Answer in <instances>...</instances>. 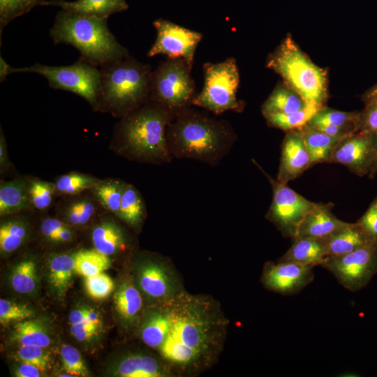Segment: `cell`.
I'll list each match as a JSON object with an SVG mask.
<instances>
[{
    "mask_svg": "<svg viewBox=\"0 0 377 377\" xmlns=\"http://www.w3.org/2000/svg\"><path fill=\"white\" fill-rule=\"evenodd\" d=\"M320 265L345 288L359 291L377 273V241L348 253L327 256Z\"/></svg>",
    "mask_w": 377,
    "mask_h": 377,
    "instance_id": "cell-10",
    "label": "cell"
},
{
    "mask_svg": "<svg viewBox=\"0 0 377 377\" xmlns=\"http://www.w3.org/2000/svg\"><path fill=\"white\" fill-rule=\"evenodd\" d=\"M97 109L123 117L150 100L152 70L130 55L101 66Z\"/></svg>",
    "mask_w": 377,
    "mask_h": 377,
    "instance_id": "cell-5",
    "label": "cell"
},
{
    "mask_svg": "<svg viewBox=\"0 0 377 377\" xmlns=\"http://www.w3.org/2000/svg\"><path fill=\"white\" fill-rule=\"evenodd\" d=\"M61 358L63 368L73 376H87L88 369L80 351L69 344H64L61 348Z\"/></svg>",
    "mask_w": 377,
    "mask_h": 377,
    "instance_id": "cell-41",
    "label": "cell"
},
{
    "mask_svg": "<svg viewBox=\"0 0 377 377\" xmlns=\"http://www.w3.org/2000/svg\"><path fill=\"white\" fill-rule=\"evenodd\" d=\"M34 316V311L27 305L17 304L5 299L0 300V322L2 325L20 322Z\"/></svg>",
    "mask_w": 377,
    "mask_h": 377,
    "instance_id": "cell-43",
    "label": "cell"
},
{
    "mask_svg": "<svg viewBox=\"0 0 377 377\" xmlns=\"http://www.w3.org/2000/svg\"><path fill=\"white\" fill-rule=\"evenodd\" d=\"M89 308V307L82 306L73 310L68 318L71 325L85 321Z\"/></svg>",
    "mask_w": 377,
    "mask_h": 377,
    "instance_id": "cell-50",
    "label": "cell"
},
{
    "mask_svg": "<svg viewBox=\"0 0 377 377\" xmlns=\"http://www.w3.org/2000/svg\"><path fill=\"white\" fill-rule=\"evenodd\" d=\"M107 20L61 10L50 30V36L55 43L73 45L82 59L101 67L129 56L127 49L110 31Z\"/></svg>",
    "mask_w": 377,
    "mask_h": 377,
    "instance_id": "cell-4",
    "label": "cell"
},
{
    "mask_svg": "<svg viewBox=\"0 0 377 377\" xmlns=\"http://www.w3.org/2000/svg\"><path fill=\"white\" fill-rule=\"evenodd\" d=\"M31 207L28 195V182L24 179L1 181L0 184V215L17 213Z\"/></svg>",
    "mask_w": 377,
    "mask_h": 377,
    "instance_id": "cell-22",
    "label": "cell"
},
{
    "mask_svg": "<svg viewBox=\"0 0 377 377\" xmlns=\"http://www.w3.org/2000/svg\"><path fill=\"white\" fill-rule=\"evenodd\" d=\"M174 112L163 105L148 101L121 117L115 128L119 153L131 161L160 165L172 161L166 139L167 127Z\"/></svg>",
    "mask_w": 377,
    "mask_h": 377,
    "instance_id": "cell-3",
    "label": "cell"
},
{
    "mask_svg": "<svg viewBox=\"0 0 377 377\" xmlns=\"http://www.w3.org/2000/svg\"><path fill=\"white\" fill-rule=\"evenodd\" d=\"M42 6H58L68 13L101 18H108L110 15L126 10L128 8L126 0H50L45 1Z\"/></svg>",
    "mask_w": 377,
    "mask_h": 377,
    "instance_id": "cell-18",
    "label": "cell"
},
{
    "mask_svg": "<svg viewBox=\"0 0 377 377\" xmlns=\"http://www.w3.org/2000/svg\"><path fill=\"white\" fill-rule=\"evenodd\" d=\"M324 106L307 105L304 108L289 114H272L265 117L267 124L283 131L300 129Z\"/></svg>",
    "mask_w": 377,
    "mask_h": 377,
    "instance_id": "cell-31",
    "label": "cell"
},
{
    "mask_svg": "<svg viewBox=\"0 0 377 377\" xmlns=\"http://www.w3.org/2000/svg\"><path fill=\"white\" fill-rule=\"evenodd\" d=\"M13 289L20 293L33 292L37 284L36 267L31 260L19 263L13 269L10 276Z\"/></svg>",
    "mask_w": 377,
    "mask_h": 377,
    "instance_id": "cell-37",
    "label": "cell"
},
{
    "mask_svg": "<svg viewBox=\"0 0 377 377\" xmlns=\"http://www.w3.org/2000/svg\"><path fill=\"white\" fill-rule=\"evenodd\" d=\"M55 193L54 184L34 179L28 182V195L31 207L45 210L52 204Z\"/></svg>",
    "mask_w": 377,
    "mask_h": 377,
    "instance_id": "cell-40",
    "label": "cell"
},
{
    "mask_svg": "<svg viewBox=\"0 0 377 377\" xmlns=\"http://www.w3.org/2000/svg\"><path fill=\"white\" fill-rule=\"evenodd\" d=\"M45 0H0V33L13 20L41 5Z\"/></svg>",
    "mask_w": 377,
    "mask_h": 377,
    "instance_id": "cell-39",
    "label": "cell"
},
{
    "mask_svg": "<svg viewBox=\"0 0 377 377\" xmlns=\"http://www.w3.org/2000/svg\"><path fill=\"white\" fill-rule=\"evenodd\" d=\"M153 25L157 35L147 56L164 54L170 59H182L192 69L195 50L202 38V34L161 18L154 21Z\"/></svg>",
    "mask_w": 377,
    "mask_h": 377,
    "instance_id": "cell-12",
    "label": "cell"
},
{
    "mask_svg": "<svg viewBox=\"0 0 377 377\" xmlns=\"http://www.w3.org/2000/svg\"><path fill=\"white\" fill-rule=\"evenodd\" d=\"M73 237V232L68 226L61 229L56 235L53 242H69Z\"/></svg>",
    "mask_w": 377,
    "mask_h": 377,
    "instance_id": "cell-52",
    "label": "cell"
},
{
    "mask_svg": "<svg viewBox=\"0 0 377 377\" xmlns=\"http://www.w3.org/2000/svg\"><path fill=\"white\" fill-rule=\"evenodd\" d=\"M64 216L68 223L74 226H84L94 217L96 206L88 198L73 200L66 206Z\"/></svg>",
    "mask_w": 377,
    "mask_h": 377,
    "instance_id": "cell-38",
    "label": "cell"
},
{
    "mask_svg": "<svg viewBox=\"0 0 377 377\" xmlns=\"http://www.w3.org/2000/svg\"><path fill=\"white\" fill-rule=\"evenodd\" d=\"M75 269V253L59 254L51 258L49 263V279L51 286L59 295L67 290Z\"/></svg>",
    "mask_w": 377,
    "mask_h": 377,
    "instance_id": "cell-29",
    "label": "cell"
},
{
    "mask_svg": "<svg viewBox=\"0 0 377 377\" xmlns=\"http://www.w3.org/2000/svg\"><path fill=\"white\" fill-rule=\"evenodd\" d=\"M313 267L288 262L268 263L262 281L267 288L274 292L282 295L295 294L313 281Z\"/></svg>",
    "mask_w": 377,
    "mask_h": 377,
    "instance_id": "cell-14",
    "label": "cell"
},
{
    "mask_svg": "<svg viewBox=\"0 0 377 377\" xmlns=\"http://www.w3.org/2000/svg\"><path fill=\"white\" fill-rule=\"evenodd\" d=\"M307 104L285 83L278 84L264 102L261 112L264 117L272 114H289L304 108Z\"/></svg>",
    "mask_w": 377,
    "mask_h": 377,
    "instance_id": "cell-23",
    "label": "cell"
},
{
    "mask_svg": "<svg viewBox=\"0 0 377 377\" xmlns=\"http://www.w3.org/2000/svg\"><path fill=\"white\" fill-rule=\"evenodd\" d=\"M372 145L374 149V161L371 170L369 172V177L374 178L377 172V131L372 133Z\"/></svg>",
    "mask_w": 377,
    "mask_h": 377,
    "instance_id": "cell-53",
    "label": "cell"
},
{
    "mask_svg": "<svg viewBox=\"0 0 377 377\" xmlns=\"http://www.w3.org/2000/svg\"><path fill=\"white\" fill-rule=\"evenodd\" d=\"M124 184L117 179L100 180L91 190L98 202L118 216Z\"/></svg>",
    "mask_w": 377,
    "mask_h": 377,
    "instance_id": "cell-32",
    "label": "cell"
},
{
    "mask_svg": "<svg viewBox=\"0 0 377 377\" xmlns=\"http://www.w3.org/2000/svg\"><path fill=\"white\" fill-rule=\"evenodd\" d=\"M111 266L109 256L96 249H82L75 253V272L84 277L103 272Z\"/></svg>",
    "mask_w": 377,
    "mask_h": 377,
    "instance_id": "cell-33",
    "label": "cell"
},
{
    "mask_svg": "<svg viewBox=\"0 0 377 377\" xmlns=\"http://www.w3.org/2000/svg\"><path fill=\"white\" fill-rule=\"evenodd\" d=\"M309 167L310 157L300 130L288 131L281 145L276 180L287 184Z\"/></svg>",
    "mask_w": 377,
    "mask_h": 377,
    "instance_id": "cell-15",
    "label": "cell"
},
{
    "mask_svg": "<svg viewBox=\"0 0 377 377\" xmlns=\"http://www.w3.org/2000/svg\"><path fill=\"white\" fill-rule=\"evenodd\" d=\"M11 66H10L5 60L0 57V81L3 82L6 77L10 74Z\"/></svg>",
    "mask_w": 377,
    "mask_h": 377,
    "instance_id": "cell-54",
    "label": "cell"
},
{
    "mask_svg": "<svg viewBox=\"0 0 377 377\" xmlns=\"http://www.w3.org/2000/svg\"><path fill=\"white\" fill-rule=\"evenodd\" d=\"M166 139L173 158L193 159L216 166L230 152L237 135L227 120L188 106L174 112Z\"/></svg>",
    "mask_w": 377,
    "mask_h": 377,
    "instance_id": "cell-2",
    "label": "cell"
},
{
    "mask_svg": "<svg viewBox=\"0 0 377 377\" xmlns=\"http://www.w3.org/2000/svg\"><path fill=\"white\" fill-rule=\"evenodd\" d=\"M332 203H317L304 216L294 238L327 239L343 228L347 222L339 220L332 213Z\"/></svg>",
    "mask_w": 377,
    "mask_h": 377,
    "instance_id": "cell-16",
    "label": "cell"
},
{
    "mask_svg": "<svg viewBox=\"0 0 377 377\" xmlns=\"http://www.w3.org/2000/svg\"><path fill=\"white\" fill-rule=\"evenodd\" d=\"M13 341L21 346H48L51 339L45 323L38 319H29L18 322L14 326Z\"/></svg>",
    "mask_w": 377,
    "mask_h": 377,
    "instance_id": "cell-27",
    "label": "cell"
},
{
    "mask_svg": "<svg viewBox=\"0 0 377 377\" xmlns=\"http://www.w3.org/2000/svg\"><path fill=\"white\" fill-rule=\"evenodd\" d=\"M66 226L67 225L59 219L47 218L43 221L40 226V230L43 236L53 241L57 233Z\"/></svg>",
    "mask_w": 377,
    "mask_h": 377,
    "instance_id": "cell-48",
    "label": "cell"
},
{
    "mask_svg": "<svg viewBox=\"0 0 377 377\" xmlns=\"http://www.w3.org/2000/svg\"><path fill=\"white\" fill-rule=\"evenodd\" d=\"M114 374L121 377H163L171 374L152 356L131 354L117 364Z\"/></svg>",
    "mask_w": 377,
    "mask_h": 377,
    "instance_id": "cell-21",
    "label": "cell"
},
{
    "mask_svg": "<svg viewBox=\"0 0 377 377\" xmlns=\"http://www.w3.org/2000/svg\"><path fill=\"white\" fill-rule=\"evenodd\" d=\"M43 348L36 346H21L16 356L22 363L34 365L44 371L50 367V357Z\"/></svg>",
    "mask_w": 377,
    "mask_h": 377,
    "instance_id": "cell-44",
    "label": "cell"
},
{
    "mask_svg": "<svg viewBox=\"0 0 377 377\" xmlns=\"http://www.w3.org/2000/svg\"><path fill=\"white\" fill-rule=\"evenodd\" d=\"M372 133L356 132L340 140L328 163H341L362 177L369 174L374 161Z\"/></svg>",
    "mask_w": 377,
    "mask_h": 377,
    "instance_id": "cell-13",
    "label": "cell"
},
{
    "mask_svg": "<svg viewBox=\"0 0 377 377\" xmlns=\"http://www.w3.org/2000/svg\"><path fill=\"white\" fill-rule=\"evenodd\" d=\"M10 166L8 156L6 149V143L3 136V133L1 130L0 133V168L2 172L5 169Z\"/></svg>",
    "mask_w": 377,
    "mask_h": 377,
    "instance_id": "cell-51",
    "label": "cell"
},
{
    "mask_svg": "<svg viewBox=\"0 0 377 377\" xmlns=\"http://www.w3.org/2000/svg\"><path fill=\"white\" fill-rule=\"evenodd\" d=\"M376 241L357 222L347 223L343 228L326 239L327 256L348 253Z\"/></svg>",
    "mask_w": 377,
    "mask_h": 377,
    "instance_id": "cell-20",
    "label": "cell"
},
{
    "mask_svg": "<svg viewBox=\"0 0 377 377\" xmlns=\"http://www.w3.org/2000/svg\"><path fill=\"white\" fill-rule=\"evenodd\" d=\"M99 327L87 322L72 325L71 332L79 341H88L98 332Z\"/></svg>",
    "mask_w": 377,
    "mask_h": 377,
    "instance_id": "cell-47",
    "label": "cell"
},
{
    "mask_svg": "<svg viewBox=\"0 0 377 377\" xmlns=\"http://www.w3.org/2000/svg\"><path fill=\"white\" fill-rule=\"evenodd\" d=\"M84 286L87 294L96 300L107 298L114 287L112 279L104 272L85 277Z\"/></svg>",
    "mask_w": 377,
    "mask_h": 377,
    "instance_id": "cell-42",
    "label": "cell"
},
{
    "mask_svg": "<svg viewBox=\"0 0 377 377\" xmlns=\"http://www.w3.org/2000/svg\"><path fill=\"white\" fill-rule=\"evenodd\" d=\"M91 240L94 249L108 256L123 249L126 243L122 229L112 221L96 225L91 232Z\"/></svg>",
    "mask_w": 377,
    "mask_h": 377,
    "instance_id": "cell-25",
    "label": "cell"
},
{
    "mask_svg": "<svg viewBox=\"0 0 377 377\" xmlns=\"http://www.w3.org/2000/svg\"><path fill=\"white\" fill-rule=\"evenodd\" d=\"M359 116L360 112H342L324 106L311 117L306 125L313 127L319 126L350 127L358 131Z\"/></svg>",
    "mask_w": 377,
    "mask_h": 377,
    "instance_id": "cell-34",
    "label": "cell"
},
{
    "mask_svg": "<svg viewBox=\"0 0 377 377\" xmlns=\"http://www.w3.org/2000/svg\"><path fill=\"white\" fill-rule=\"evenodd\" d=\"M138 281L142 291L152 298L168 300L176 295L171 274L159 263L144 262L138 270Z\"/></svg>",
    "mask_w": 377,
    "mask_h": 377,
    "instance_id": "cell-17",
    "label": "cell"
},
{
    "mask_svg": "<svg viewBox=\"0 0 377 377\" xmlns=\"http://www.w3.org/2000/svg\"><path fill=\"white\" fill-rule=\"evenodd\" d=\"M204 85L196 94L192 105L207 110L214 114L226 111L242 112L244 103L237 98L239 84V70L234 58L203 66Z\"/></svg>",
    "mask_w": 377,
    "mask_h": 377,
    "instance_id": "cell-7",
    "label": "cell"
},
{
    "mask_svg": "<svg viewBox=\"0 0 377 377\" xmlns=\"http://www.w3.org/2000/svg\"><path fill=\"white\" fill-rule=\"evenodd\" d=\"M267 67L298 93L307 105L325 106L327 98V71L302 51L290 35L268 57Z\"/></svg>",
    "mask_w": 377,
    "mask_h": 377,
    "instance_id": "cell-6",
    "label": "cell"
},
{
    "mask_svg": "<svg viewBox=\"0 0 377 377\" xmlns=\"http://www.w3.org/2000/svg\"><path fill=\"white\" fill-rule=\"evenodd\" d=\"M34 73L45 77L53 89H63L84 98L98 108L101 70L82 57L68 66H50L35 64L23 68H11L10 73Z\"/></svg>",
    "mask_w": 377,
    "mask_h": 377,
    "instance_id": "cell-8",
    "label": "cell"
},
{
    "mask_svg": "<svg viewBox=\"0 0 377 377\" xmlns=\"http://www.w3.org/2000/svg\"><path fill=\"white\" fill-rule=\"evenodd\" d=\"M372 100H377V84L369 89L364 96L365 103Z\"/></svg>",
    "mask_w": 377,
    "mask_h": 377,
    "instance_id": "cell-55",
    "label": "cell"
},
{
    "mask_svg": "<svg viewBox=\"0 0 377 377\" xmlns=\"http://www.w3.org/2000/svg\"><path fill=\"white\" fill-rule=\"evenodd\" d=\"M145 213V205L139 191L132 184L125 183L118 217L138 229L143 222Z\"/></svg>",
    "mask_w": 377,
    "mask_h": 377,
    "instance_id": "cell-26",
    "label": "cell"
},
{
    "mask_svg": "<svg viewBox=\"0 0 377 377\" xmlns=\"http://www.w3.org/2000/svg\"><path fill=\"white\" fill-rule=\"evenodd\" d=\"M253 162L265 175L272 188V200L266 218L284 236L293 240L299 225L317 203L304 198L288 187L287 184L273 179L254 160Z\"/></svg>",
    "mask_w": 377,
    "mask_h": 377,
    "instance_id": "cell-11",
    "label": "cell"
},
{
    "mask_svg": "<svg viewBox=\"0 0 377 377\" xmlns=\"http://www.w3.org/2000/svg\"><path fill=\"white\" fill-rule=\"evenodd\" d=\"M42 370L34 365L22 363L16 369L15 375L18 377H39L42 376Z\"/></svg>",
    "mask_w": 377,
    "mask_h": 377,
    "instance_id": "cell-49",
    "label": "cell"
},
{
    "mask_svg": "<svg viewBox=\"0 0 377 377\" xmlns=\"http://www.w3.org/2000/svg\"><path fill=\"white\" fill-rule=\"evenodd\" d=\"M170 327V320L166 308L151 312L145 319L141 329L144 343L151 348H160L166 339Z\"/></svg>",
    "mask_w": 377,
    "mask_h": 377,
    "instance_id": "cell-28",
    "label": "cell"
},
{
    "mask_svg": "<svg viewBox=\"0 0 377 377\" xmlns=\"http://www.w3.org/2000/svg\"><path fill=\"white\" fill-rule=\"evenodd\" d=\"M327 257L326 239L300 237L293 239V244L279 261L302 265H320Z\"/></svg>",
    "mask_w": 377,
    "mask_h": 377,
    "instance_id": "cell-19",
    "label": "cell"
},
{
    "mask_svg": "<svg viewBox=\"0 0 377 377\" xmlns=\"http://www.w3.org/2000/svg\"><path fill=\"white\" fill-rule=\"evenodd\" d=\"M357 222L371 238L377 240V198Z\"/></svg>",
    "mask_w": 377,
    "mask_h": 377,
    "instance_id": "cell-46",
    "label": "cell"
},
{
    "mask_svg": "<svg viewBox=\"0 0 377 377\" xmlns=\"http://www.w3.org/2000/svg\"><path fill=\"white\" fill-rule=\"evenodd\" d=\"M377 131V100L366 102L364 109L360 112L358 131L373 133Z\"/></svg>",
    "mask_w": 377,
    "mask_h": 377,
    "instance_id": "cell-45",
    "label": "cell"
},
{
    "mask_svg": "<svg viewBox=\"0 0 377 377\" xmlns=\"http://www.w3.org/2000/svg\"><path fill=\"white\" fill-rule=\"evenodd\" d=\"M100 180L79 172H69L57 178L54 183L55 193L77 195L86 190L92 189Z\"/></svg>",
    "mask_w": 377,
    "mask_h": 377,
    "instance_id": "cell-36",
    "label": "cell"
},
{
    "mask_svg": "<svg viewBox=\"0 0 377 377\" xmlns=\"http://www.w3.org/2000/svg\"><path fill=\"white\" fill-rule=\"evenodd\" d=\"M115 309L126 321L131 322L138 316L142 305L140 292L130 282H125L118 288L114 296Z\"/></svg>",
    "mask_w": 377,
    "mask_h": 377,
    "instance_id": "cell-30",
    "label": "cell"
},
{
    "mask_svg": "<svg viewBox=\"0 0 377 377\" xmlns=\"http://www.w3.org/2000/svg\"><path fill=\"white\" fill-rule=\"evenodd\" d=\"M310 157V167L328 163L332 151L342 138L330 136L308 125L300 129Z\"/></svg>",
    "mask_w": 377,
    "mask_h": 377,
    "instance_id": "cell-24",
    "label": "cell"
},
{
    "mask_svg": "<svg viewBox=\"0 0 377 377\" xmlns=\"http://www.w3.org/2000/svg\"><path fill=\"white\" fill-rule=\"evenodd\" d=\"M191 68L182 59H170L159 63L152 71L150 100L175 112L191 106L196 96Z\"/></svg>",
    "mask_w": 377,
    "mask_h": 377,
    "instance_id": "cell-9",
    "label": "cell"
},
{
    "mask_svg": "<svg viewBox=\"0 0 377 377\" xmlns=\"http://www.w3.org/2000/svg\"><path fill=\"white\" fill-rule=\"evenodd\" d=\"M166 309L170 327L159 348L162 357L182 369L205 363L221 337V323L210 302L180 294L168 300Z\"/></svg>",
    "mask_w": 377,
    "mask_h": 377,
    "instance_id": "cell-1",
    "label": "cell"
},
{
    "mask_svg": "<svg viewBox=\"0 0 377 377\" xmlns=\"http://www.w3.org/2000/svg\"><path fill=\"white\" fill-rule=\"evenodd\" d=\"M24 222L20 219L3 221L0 226V249L3 253H11L19 249L27 237Z\"/></svg>",
    "mask_w": 377,
    "mask_h": 377,
    "instance_id": "cell-35",
    "label": "cell"
}]
</instances>
